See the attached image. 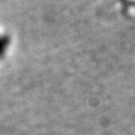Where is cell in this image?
<instances>
[{
	"label": "cell",
	"instance_id": "6da1fadb",
	"mask_svg": "<svg viewBox=\"0 0 135 135\" xmlns=\"http://www.w3.org/2000/svg\"><path fill=\"white\" fill-rule=\"evenodd\" d=\"M9 43H11V37L7 32L0 30V61L6 56V52L8 50Z\"/></svg>",
	"mask_w": 135,
	"mask_h": 135
}]
</instances>
